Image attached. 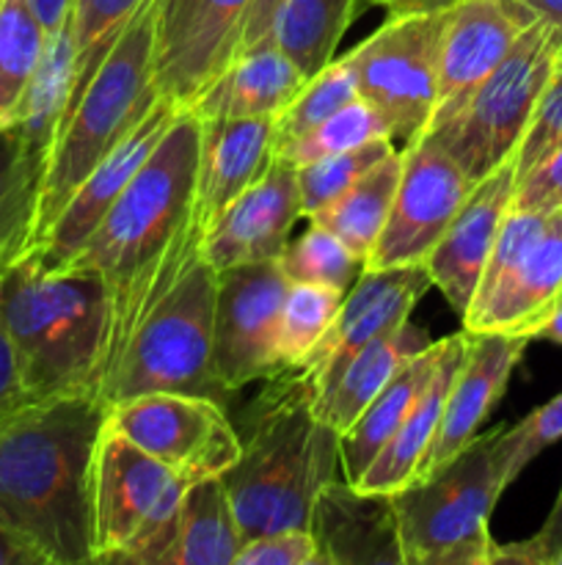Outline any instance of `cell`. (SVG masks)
<instances>
[{
	"mask_svg": "<svg viewBox=\"0 0 562 565\" xmlns=\"http://www.w3.org/2000/svg\"><path fill=\"white\" fill-rule=\"evenodd\" d=\"M0 323L14 345L33 403L99 397L110 312L108 287L97 274L44 270L25 252L0 276Z\"/></svg>",
	"mask_w": 562,
	"mask_h": 565,
	"instance_id": "obj_4",
	"label": "cell"
},
{
	"mask_svg": "<svg viewBox=\"0 0 562 565\" xmlns=\"http://www.w3.org/2000/svg\"><path fill=\"white\" fill-rule=\"evenodd\" d=\"M380 138L395 136H391L389 125L380 119L378 110L358 97L356 103H350L347 108H342L339 114L331 116V119L325 121V125H320L317 130L298 138V141L279 149L275 154H281V158H287L295 166H306L314 163V160L331 158V154L350 152V149L364 147V143L380 141Z\"/></svg>",
	"mask_w": 562,
	"mask_h": 565,
	"instance_id": "obj_36",
	"label": "cell"
},
{
	"mask_svg": "<svg viewBox=\"0 0 562 565\" xmlns=\"http://www.w3.org/2000/svg\"><path fill=\"white\" fill-rule=\"evenodd\" d=\"M441 348H444V340H435L433 345L424 348L422 353L408 359V362L391 375L389 384L375 395V401L364 408L361 417L342 434L339 467L342 475H345L342 480H345L347 486L358 483V478H361V475L367 472L369 463L378 458V452L383 450L386 441L397 434L402 419L408 417L413 403L419 401L424 386L433 379L435 367H439Z\"/></svg>",
	"mask_w": 562,
	"mask_h": 565,
	"instance_id": "obj_26",
	"label": "cell"
},
{
	"mask_svg": "<svg viewBox=\"0 0 562 565\" xmlns=\"http://www.w3.org/2000/svg\"><path fill=\"white\" fill-rule=\"evenodd\" d=\"M554 565H562V546H560V552L554 555Z\"/></svg>",
	"mask_w": 562,
	"mask_h": 565,
	"instance_id": "obj_55",
	"label": "cell"
},
{
	"mask_svg": "<svg viewBox=\"0 0 562 565\" xmlns=\"http://www.w3.org/2000/svg\"><path fill=\"white\" fill-rule=\"evenodd\" d=\"M240 544L220 480H202L187 491L180 533L160 565H229Z\"/></svg>",
	"mask_w": 562,
	"mask_h": 565,
	"instance_id": "obj_30",
	"label": "cell"
},
{
	"mask_svg": "<svg viewBox=\"0 0 562 565\" xmlns=\"http://www.w3.org/2000/svg\"><path fill=\"white\" fill-rule=\"evenodd\" d=\"M499 434H479L433 475L389 497L406 565L488 539L490 513L507 489Z\"/></svg>",
	"mask_w": 562,
	"mask_h": 565,
	"instance_id": "obj_8",
	"label": "cell"
},
{
	"mask_svg": "<svg viewBox=\"0 0 562 565\" xmlns=\"http://www.w3.org/2000/svg\"><path fill=\"white\" fill-rule=\"evenodd\" d=\"M490 535L488 539L472 541V544L455 546L450 552H441V555L428 557V561H419L411 565H488V552H490Z\"/></svg>",
	"mask_w": 562,
	"mask_h": 565,
	"instance_id": "obj_46",
	"label": "cell"
},
{
	"mask_svg": "<svg viewBox=\"0 0 562 565\" xmlns=\"http://www.w3.org/2000/svg\"><path fill=\"white\" fill-rule=\"evenodd\" d=\"M534 340H545V342H554V345H562V303L549 315V320L540 326Z\"/></svg>",
	"mask_w": 562,
	"mask_h": 565,
	"instance_id": "obj_52",
	"label": "cell"
},
{
	"mask_svg": "<svg viewBox=\"0 0 562 565\" xmlns=\"http://www.w3.org/2000/svg\"><path fill=\"white\" fill-rule=\"evenodd\" d=\"M369 3L383 6L389 14H435L452 9L457 0H369Z\"/></svg>",
	"mask_w": 562,
	"mask_h": 565,
	"instance_id": "obj_49",
	"label": "cell"
},
{
	"mask_svg": "<svg viewBox=\"0 0 562 565\" xmlns=\"http://www.w3.org/2000/svg\"><path fill=\"white\" fill-rule=\"evenodd\" d=\"M433 287L424 265H406V268H364L356 285L345 292L339 315L325 334V340L306 356V362L295 370L298 381L317 395L342 373L347 362L361 348L380 337L400 329L411 320L413 307Z\"/></svg>",
	"mask_w": 562,
	"mask_h": 565,
	"instance_id": "obj_14",
	"label": "cell"
},
{
	"mask_svg": "<svg viewBox=\"0 0 562 565\" xmlns=\"http://www.w3.org/2000/svg\"><path fill=\"white\" fill-rule=\"evenodd\" d=\"M251 0H160L154 86L187 108L235 61Z\"/></svg>",
	"mask_w": 562,
	"mask_h": 565,
	"instance_id": "obj_13",
	"label": "cell"
},
{
	"mask_svg": "<svg viewBox=\"0 0 562 565\" xmlns=\"http://www.w3.org/2000/svg\"><path fill=\"white\" fill-rule=\"evenodd\" d=\"M446 11L389 14L372 36L345 55L358 97L372 105L391 136L402 141L428 130L433 119Z\"/></svg>",
	"mask_w": 562,
	"mask_h": 565,
	"instance_id": "obj_9",
	"label": "cell"
},
{
	"mask_svg": "<svg viewBox=\"0 0 562 565\" xmlns=\"http://www.w3.org/2000/svg\"><path fill=\"white\" fill-rule=\"evenodd\" d=\"M358 99L356 75L347 58H334L328 66L309 77L290 105L275 116V152L309 136L320 125Z\"/></svg>",
	"mask_w": 562,
	"mask_h": 565,
	"instance_id": "obj_34",
	"label": "cell"
},
{
	"mask_svg": "<svg viewBox=\"0 0 562 565\" xmlns=\"http://www.w3.org/2000/svg\"><path fill=\"white\" fill-rule=\"evenodd\" d=\"M290 279L279 259L220 270L215 285L213 373L226 395L279 375L275 337Z\"/></svg>",
	"mask_w": 562,
	"mask_h": 565,
	"instance_id": "obj_12",
	"label": "cell"
},
{
	"mask_svg": "<svg viewBox=\"0 0 562 565\" xmlns=\"http://www.w3.org/2000/svg\"><path fill=\"white\" fill-rule=\"evenodd\" d=\"M468 348V331L461 329L457 334L444 337V348H441L439 367H435L433 379L424 386L419 401L402 419L397 434L386 441L383 450L378 452L367 472L358 478L353 486L361 494H383L391 497L411 486L417 480L419 467H422L424 456H428L430 445H433L435 434L441 428V417H444L446 395H450L452 379H455L457 367H461L463 356Z\"/></svg>",
	"mask_w": 562,
	"mask_h": 565,
	"instance_id": "obj_24",
	"label": "cell"
},
{
	"mask_svg": "<svg viewBox=\"0 0 562 565\" xmlns=\"http://www.w3.org/2000/svg\"><path fill=\"white\" fill-rule=\"evenodd\" d=\"M562 439V392L549 403L534 408L532 414L516 423L512 428H501L499 458L505 469L507 486L545 450Z\"/></svg>",
	"mask_w": 562,
	"mask_h": 565,
	"instance_id": "obj_39",
	"label": "cell"
},
{
	"mask_svg": "<svg viewBox=\"0 0 562 565\" xmlns=\"http://www.w3.org/2000/svg\"><path fill=\"white\" fill-rule=\"evenodd\" d=\"M198 138L202 121L182 108L69 265L91 270L108 287L110 323L102 386L143 318L174 290L187 265L202 254L204 230L196 221Z\"/></svg>",
	"mask_w": 562,
	"mask_h": 565,
	"instance_id": "obj_1",
	"label": "cell"
},
{
	"mask_svg": "<svg viewBox=\"0 0 562 565\" xmlns=\"http://www.w3.org/2000/svg\"><path fill=\"white\" fill-rule=\"evenodd\" d=\"M400 154L402 169L395 204L364 263L369 270L428 263L474 188L461 163L428 130L408 138Z\"/></svg>",
	"mask_w": 562,
	"mask_h": 565,
	"instance_id": "obj_11",
	"label": "cell"
},
{
	"mask_svg": "<svg viewBox=\"0 0 562 565\" xmlns=\"http://www.w3.org/2000/svg\"><path fill=\"white\" fill-rule=\"evenodd\" d=\"M512 193H516V158L474 182L463 207L457 210L444 237L424 263L433 287H439L457 318H463L472 307L485 263L494 252L507 213L512 210Z\"/></svg>",
	"mask_w": 562,
	"mask_h": 565,
	"instance_id": "obj_18",
	"label": "cell"
},
{
	"mask_svg": "<svg viewBox=\"0 0 562 565\" xmlns=\"http://www.w3.org/2000/svg\"><path fill=\"white\" fill-rule=\"evenodd\" d=\"M218 274L198 254L174 290L143 318L119 364L105 381V406L158 392L198 395L224 403L226 392L213 373V318Z\"/></svg>",
	"mask_w": 562,
	"mask_h": 565,
	"instance_id": "obj_6",
	"label": "cell"
},
{
	"mask_svg": "<svg viewBox=\"0 0 562 565\" xmlns=\"http://www.w3.org/2000/svg\"><path fill=\"white\" fill-rule=\"evenodd\" d=\"M391 138L364 143V147L350 149V152L331 154V158L314 160V163L298 166V185H301L303 199V218H312L317 210L339 199L353 182L367 174L380 158L391 152Z\"/></svg>",
	"mask_w": 562,
	"mask_h": 565,
	"instance_id": "obj_37",
	"label": "cell"
},
{
	"mask_svg": "<svg viewBox=\"0 0 562 565\" xmlns=\"http://www.w3.org/2000/svg\"><path fill=\"white\" fill-rule=\"evenodd\" d=\"M281 3H284V0H251V9H248L246 22H242L237 55L246 53V50H251V47H257V44H262L264 39L270 36V28H273V20H275V14H279Z\"/></svg>",
	"mask_w": 562,
	"mask_h": 565,
	"instance_id": "obj_44",
	"label": "cell"
},
{
	"mask_svg": "<svg viewBox=\"0 0 562 565\" xmlns=\"http://www.w3.org/2000/svg\"><path fill=\"white\" fill-rule=\"evenodd\" d=\"M298 218H303L298 166L275 154L268 171L204 232V263L215 274L240 265L273 263L284 254Z\"/></svg>",
	"mask_w": 562,
	"mask_h": 565,
	"instance_id": "obj_16",
	"label": "cell"
},
{
	"mask_svg": "<svg viewBox=\"0 0 562 565\" xmlns=\"http://www.w3.org/2000/svg\"><path fill=\"white\" fill-rule=\"evenodd\" d=\"M529 342L532 340L527 337L512 334H468L466 356L452 379L441 428L419 467L417 480L433 475L483 434L485 419L505 395Z\"/></svg>",
	"mask_w": 562,
	"mask_h": 565,
	"instance_id": "obj_19",
	"label": "cell"
},
{
	"mask_svg": "<svg viewBox=\"0 0 562 565\" xmlns=\"http://www.w3.org/2000/svg\"><path fill=\"white\" fill-rule=\"evenodd\" d=\"M556 149H562V64H556L549 86L540 94L532 121L523 132L521 147L516 152V180L527 177Z\"/></svg>",
	"mask_w": 562,
	"mask_h": 565,
	"instance_id": "obj_40",
	"label": "cell"
},
{
	"mask_svg": "<svg viewBox=\"0 0 562 565\" xmlns=\"http://www.w3.org/2000/svg\"><path fill=\"white\" fill-rule=\"evenodd\" d=\"M44 47L47 33L28 0H0V130L17 121Z\"/></svg>",
	"mask_w": 562,
	"mask_h": 565,
	"instance_id": "obj_31",
	"label": "cell"
},
{
	"mask_svg": "<svg viewBox=\"0 0 562 565\" xmlns=\"http://www.w3.org/2000/svg\"><path fill=\"white\" fill-rule=\"evenodd\" d=\"M545 224H549V215L545 213H523V210H510V213H507L505 224H501L499 230V237H496L494 243V252H490L488 263H485L483 279H479L468 312L485 307V303L510 281V276L516 274L518 265L527 259V254L532 252L534 243L540 241ZM466 315H463V318H466Z\"/></svg>",
	"mask_w": 562,
	"mask_h": 565,
	"instance_id": "obj_38",
	"label": "cell"
},
{
	"mask_svg": "<svg viewBox=\"0 0 562 565\" xmlns=\"http://www.w3.org/2000/svg\"><path fill=\"white\" fill-rule=\"evenodd\" d=\"M556 64V28L538 20L477 92L428 132L461 163L468 180L479 182L516 158Z\"/></svg>",
	"mask_w": 562,
	"mask_h": 565,
	"instance_id": "obj_7",
	"label": "cell"
},
{
	"mask_svg": "<svg viewBox=\"0 0 562 565\" xmlns=\"http://www.w3.org/2000/svg\"><path fill=\"white\" fill-rule=\"evenodd\" d=\"M317 550L314 533H279L240 544L229 565H301Z\"/></svg>",
	"mask_w": 562,
	"mask_h": 565,
	"instance_id": "obj_42",
	"label": "cell"
},
{
	"mask_svg": "<svg viewBox=\"0 0 562 565\" xmlns=\"http://www.w3.org/2000/svg\"><path fill=\"white\" fill-rule=\"evenodd\" d=\"M47 149L20 125L0 130V276L31 248Z\"/></svg>",
	"mask_w": 562,
	"mask_h": 565,
	"instance_id": "obj_27",
	"label": "cell"
},
{
	"mask_svg": "<svg viewBox=\"0 0 562 565\" xmlns=\"http://www.w3.org/2000/svg\"><path fill=\"white\" fill-rule=\"evenodd\" d=\"M301 565H336V563H334V557L328 555V550H325V546H320V544H317V550H314L312 555H309L306 561H303Z\"/></svg>",
	"mask_w": 562,
	"mask_h": 565,
	"instance_id": "obj_53",
	"label": "cell"
},
{
	"mask_svg": "<svg viewBox=\"0 0 562 565\" xmlns=\"http://www.w3.org/2000/svg\"><path fill=\"white\" fill-rule=\"evenodd\" d=\"M270 381L240 436V458L218 478L242 544L312 533L320 494L339 469L342 436L314 417L306 386L290 373Z\"/></svg>",
	"mask_w": 562,
	"mask_h": 565,
	"instance_id": "obj_3",
	"label": "cell"
},
{
	"mask_svg": "<svg viewBox=\"0 0 562 565\" xmlns=\"http://www.w3.org/2000/svg\"><path fill=\"white\" fill-rule=\"evenodd\" d=\"M538 20L521 0H457L441 31L439 97L430 127L450 119Z\"/></svg>",
	"mask_w": 562,
	"mask_h": 565,
	"instance_id": "obj_15",
	"label": "cell"
},
{
	"mask_svg": "<svg viewBox=\"0 0 562 565\" xmlns=\"http://www.w3.org/2000/svg\"><path fill=\"white\" fill-rule=\"evenodd\" d=\"M72 3H75V0H28V6L33 9L36 20L42 22V28L47 36L58 33L61 28L69 22Z\"/></svg>",
	"mask_w": 562,
	"mask_h": 565,
	"instance_id": "obj_47",
	"label": "cell"
},
{
	"mask_svg": "<svg viewBox=\"0 0 562 565\" xmlns=\"http://www.w3.org/2000/svg\"><path fill=\"white\" fill-rule=\"evenodd\" d=\"M141 3L143 0H75L72 3L69 28L75 61H72L69 94H66V103L61 108V114L69 105H75L83 88L91 83V77L102 66L105 55L110 53L114 42L119 39V33L125 31V25L130 22V17L136 14Z\"/></svg>",
	"mask_w": 562,
	"mask_h": 565,
	"instance_id": "obj_32",
	"label": "cell"
},
{
	"mask_svg": "<svg viewBox=\"0 0 562 565\" xmlns=\"http://www.w3.org/2000/svg\"><path fill=\"white\" fill-rule=\"evenodd\" d=\"M345 292L317 285H290L281 307L279 337H275V362L279 375L295 373L309 353L325 340L339 315Z\"/></svg>",
	"mask_w": 562,
	"mask_h": 565,
	"instance_id": "obj_33",
	"label": "cell"
},
{
	"mask_svg": "<svg viewBox=\"0 0 562 565\" xmlns=\"http://www.w3.org/2000/svg\"><path fill=\"white\" fill-rule=\"evenodd\" d=\"M488 565H554V557L532 535V539L516 541V544H496V541H490Z\"/></svg>",
	"mask_w": 562,
	"mask_h": 565,
	"instance_id": "obj_45",
	"label": "cell"
},
{
	"mask_svg": "<svg viewBox=\"0 0 562 565\" xmlns=\"http://www.w3.org/2000/svg\"><path fill=\"white\" fill-rule=\"evenodd\" d=\"M512 210L523 213H556L562 210V149L534 166L527 177L516 180Z\"/></svg>",
	"mask_w": 562,
	"mask_h": 565,
	"instance_id": "obj_41",
	"label": "cell"
},
{
	"mask_svg": "<svg viewBox=\"0 0 562 565\" xmlns=\"http://www.w3.org/2000/svg\"><path fill=\"white\" fill-rule=\"evenodd\" d=\"M556 58H560V64H562V25L556 28Z\"/></svg>",
	"mask_w": 562,
	"mask_h": 565,
	"instance_id": "obj_54",
	"label": "cell"
},
{
	"mask_svg": "<svg viewBox=\"0 0 562 565\" xmlns=\"http://www.w3.org/2000/svg\"><path fill=\"white\" fill-rule=\"evenodd\" d=\"M534 539L540 541V546H543L551 557L560 552V546H562V489H560V494H556V502H554V508H551L549 519H545L543 527L538 530V535H534Z\"/></svg>",
	"mask_w": 562,
	"mask_h": 565,
	"instance_id": "obj_50",
	"label": "cell"
},
{
	"mask_svg": "<svg viewBox=\"0 0 562 565\" xmlns=\"http://www.w3.org/2000/svg\"><path fill=\"white\" fill-rule=\"evenodd\" d=\"M279 265L290 285H317L336 292L350 290L364 270V259H358L328 230L314 224L301 237L287 243Z\"/></svg>",
	"mask_w": 562,
	"mask_h": 565,
	"instance_id": "obj_35",
	"label": "cell"
},
{
	"mask_svg": "<svg viewBox=\"0 0 562 565\" xmlns=\"http://www.w3.org/2000/svg\"><path fill=\"white\" fill-rule=\"evenodd\" d=\"M433 342V337L422 326H413L411 320H406L391 334L369 342L342 367V373L328 386H323L312 397L314 417L323 419L328 428H334L342 436L361 417V412L375 401V395L389 384L391 375Z\"/></svg>",
	"mask_w": 562,
	"mask_h": 565,
	"instance_id": "obj_25",
	"label": "cell"
},
{
	"mask_svg": "<svg viewBox=\"0 0 562 565\" xmlns=\"http://www.w3.org/2000/svg\"><path fill=\"white\" fill-rule=\"evenodd\" d=\"M523 6L534 11L540 20L551 22V25H562V0H521Z\"/></svg>",
	"mask_w": 562,
	"mask_h": 565,
	"instance_id": "obj_51",
	"label": "cell"
},
{
	"mask_svg": "<svg viewBox=\"0 0 562 565\" xmlns=\"http://www.w3.org/2000/svg\"><path fill=\"white\" fill-rule=\"evenodd\" d=\"M31 395L22 381L20 362H17V351L11 345L9 334H6L3 323H0V419L11 417L20 408L31 406Z\"/></svg>",
	"mask_w": 562,
	"mask_h": 565,
	"instance_id": "obj_43",
	"label": "cell"
},
{
	"mask_svg": "<svg viewBox=\"0 0 562 565\" xmlns=\"http://www.w3.org/2000/svg\"><path fill=\"white\" fill-rule=\"evenodd\" d=\"M312 533L336 565H406L389 497L361 494L345 480L325 486Z\"/></svg>",
	"mask_w": 562,
	"mask_h": 565,
	"instance_id": "obj_23",
	"label": "cell"
},
{
	"mask_svg": "<svg viewBox=\"0 0 562 565\" xmlns=\"http://www.w3.org/2000/svg\"><path fill=\"white\" fill-rule=\"evenodd\" d=\"M309 77L275 42L264 39L237 55L191 105L196 119H275Z\"/></svg>",
	"mask_w": 562,
	"mask_h": 565,
	"instance_id": "obj_22",
	"label": "cell"
},
{
	"mask_svg": "<svg viewBox=\"0 0 562 565\" xmlns=\"http://www.w3.org/2000/svg\"><path fill=\"white\" fill-rule=\"evenodd\" d=\"M180 105H174L171 99L160 97L158 105L147 114V119L80 182L75 193H72L69 202L64 204V210L58 213V218L50 224V230L44 232L42 241L31 248L33 257L39 259L44 270H64L69 268L72 259L80 254V248L86 246L88 237L94 235L102 218L108 215V210L114 207L116 199L127 191V185L132 182V177L141 171V166L147 163L149 154L154 152V147L160 143V138L169 132V127L174 125L176 114H180Z\"/></svg>",
	"mask_w": 562,
	"mask_h": 565,
	"instance_id": "obj_17",
	"label": "cell"
},
{
	"mask_svg": "<svg viewBox=\"0 0 562 565\" xmlns=\"http://www.w3.org/2000/svg\"><path fill=\"white\" fill-rule=\"evenodd\" d=\"M562 303V210L549 215L543 235L516 274L485 307L463 318L468 334H512L534 340Z\"/></svg>",
	"mask_w": 562,
	"mask_h": 565,
	"instance_id": "obj_21",
	"label": "cell"
},
{
	"mask_svg": "<svg viewBox=\"0 0 562 565\" xmlns=\"http://www.w3.org/2000/svg\"><path fill=\"white\" fill-rule=\"evenodd\" d=\"M0 565H53L47 557L39 555L36 550H31L28 544H22L20 539H14L11 533L0 530Z\"/></svg>",
	"mask_w": 562,
	"mask_h": 565,
	"instance_id": "obj_48",
	"label": "cell"
},
{
	"mask_svg": "<svg viewBox=\"0 0 562 565\" xmlns=\"http://www.w3.org/2000/svg\"><path fill=\"white\" fill-rule=\"evenodd\" d=\"M273 158L275 119H204L196 171L198 226L207 232L209 224L268 171Z\"/></svg>",
	"mask_w": 562,
	"mask_h": 565,
	"instance_id": "obj_20",
	"label": "cell"
},
{
	"mask_svg": "<svg viewBox=\"0 0 562 565\" xmlns=\"http://www.w3.org/2000/svg\"><path fill=\"white\" fill-rule=\"evenodd\" d=\"M108 425L182 478L218 480L240 458V434L224 403L158 392L108 406Z\"/></svg>",
	"mask_w": 562,
	"mask_h": 565,
	"instance_id": "obj_10",
	"label": "cell"
},
{
	"mask_svg": "<svg viewBox=\"0 0 562 565\" xmlns=\"http://www.w3.org/2000/svg\"><path fill=\"white\" fill-rule=\"evenodd\" d=\"M356 9L358 0H284L268 39L312 77L334 61Z\"/></svg>",
	"mask_w": 562,
	"mask_h": 565,
	"instance_id": "obj_29",
	"label": "cell"
},
{
	"mask_svg": "<svg viewBox=\"0 0 562 565\" xmlns=\"http://www.w3.org/2000/svg\"><path fill=\"white\" fill-rule=\"evenodd\" d=\"M400 169V149H391L367 174L358 177L339 199L317 210L309 218V224L328 230L336 241L345 243L358 259L367 263L380 232H383L386 218H389L391 204H395Z\"/></svg>",
	"mask_w": 562,
	"mask_h": 565,
	"instance_id": "obj_28",
	"label": "cell"
},
{
	"mask_svg": "<svg viewBox=\"0 0 562 565\" xmlns=\"http://www.w3.org/2000/svg\"><path fill=\"white\" fill-rule=\"evenodd\" d=\"M105 423L97 395L39 401L0 419V530L53 565H97L94 458Z\"/></svg>",
	"mask_w": 562,
	"mask_h": 565,
	"instance_id": "obj_2",
	"label": "cell"
},
{
	"mask_svg": "<svg viewBox=\"0 0 562 565\" xmlns=\"http://www.w3.org/2000/svg\"><path fill=\"white\" fill-rule=\"evenodd\" d=\"M158 17L160 0H143L138 6L91 83L55 121L31 248L42 241L80 182L158 105L160 92L154 86Z\"/></svg>",
	"mask_w": 562,
	"mask_h": 565,
	"instance_id": "obj_5",
	"label": "cell"
}]
</instances>
